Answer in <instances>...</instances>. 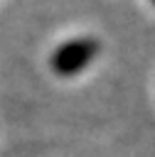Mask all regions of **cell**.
Wrapping results in <instances>:
<instances>
[{"label":"cell","instance_id":"7a4b0ae2","mask_svg":"<svg viewBox=\"0 0 155 157\" xmlns=\"http://www.w3.org/2000/svg\"><path fill=\"white\" fill-rule=\"evenodd\" d=\"M153 2H155V0H153Z\"/></svg>","mask_w":155,"mask_h":157},{"label":"cell","instance_id":"6da1fadb","mask_svg":"<svg viewBox=\"0 0 155 157\" xmlns=\"http://www.w3.org/2000/svg\"><path fill=\"white\" fill-rule=\"evenodd\" d=\"M98 54V42L96 39H71L62 47H57V52L52 54V71L59 76H74L79 71H84L91 59Z\"/></svg>","mask_w":155,"mask_h":157}]
</instances>
